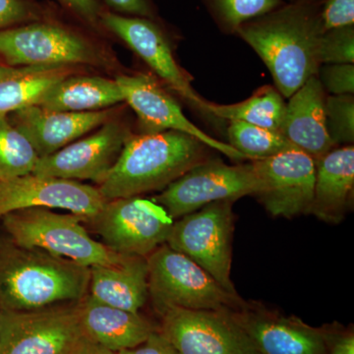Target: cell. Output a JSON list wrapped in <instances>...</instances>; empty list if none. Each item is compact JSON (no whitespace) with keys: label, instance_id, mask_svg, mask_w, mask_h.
<instances>
[{"label":"cell","instance_id":"obj_37","mask_svg":"<svg viewBox=\"0 0 354 354\" xmlns=\"http://www.w3.org/2000/svg\"><path fill=\"white\" fill-rule=\"evenodd\" d=\"M326 342H327V351H329V354H354L353 333L335 335V337L326 334Z\"/></svg>","mask_w":354,"mask_h":354},{"label":"cell","instance_id":"obj_14","mask_svg":"<svg viewBox=\"0 0 354 354\" xmlns=\"http://www.w3.org/2000/svg\"><path fill=\"white\" fill-rule=\"evenodd\" d=\"M106 202L97 187L59 177L30 174L0 183V218L18 209L44 208L64 209L88 221Z\"/></svg>","mask_w":354,"mask_h":354},{"label":"cell","instance_id":"obj_4","mask_svg":"<svg viewBox=\"0 0 354 354\" xmlns=\"http://www.w3.org/2000/svg\"><path fill=\"white\" fill-rule=\"evenodd\" d=\"M148 262L149 299L162 315L167 310H213L239 308L244 300L223 290L215 279L184 254L164 244Z\"/></svg>","mask_w":354,"mask_h":354},{"label":"cell","instance_id":"obj_38","mask_svg":"<svg viewBox=\"0 0 354 354\" xmlns=\"http://www.w3.org/2000/svg\"><path fill=\"white\" fill-rule=\"evenodd\" d=\"M78 354H120L118 351H111L102 344L91 341L86 337L82 346L79 349Z\"/></svg>","mask_w":354,"mask_h":354},{"label":"cell","instance_id":"obj_12","mask_svg":"<svg viewBox=\"0 0 354 354\" xmlns=\"http://www.w3.org/2000/svg\"><path fill=\"white\" fill-rule=\"evenodd\" d=\"M101 26L124 41L191 108L207 118H215L207 108L208 101L197 94L189 77L177 64L167 35L153 19L104 11Z\"/></svg>","mask_w":354,"mask_h":354},{"label":"cell","instance_id":"obj_15","mask_svg":"<svg viewBox=\"0 0 354 354\" xmlns=\"http://www.w3.org/2000/svg\"><path fill=\"white\" fill-rule=\"evenodd\" d=\"M131 135L127 124L113 118L93 134L39 158L34 174L100 184L118 162Z\"/></svg>","mask_w":354,"mask_h":354},{"label":"cell","instance_id":"obj_26","mask_svg":"<svg viewBox=\"0 0 354 354\" xmlns=\"http://www.w3.org/2000/svg\"><path fill=\"white\" fill-rule=\"evenodd\" d=\"M39 158L31 141L8 115L0 116V183L34 174Z\"/></svg>","mask_w":354,"mask_h":354},{"label":"cell","instance_id":"obj_31","mask_svg":"<svg viewBox=\"0 0 354 354\" xmlns=\"http://www.w3.org/2000/svg\"><path fill=\"white\" fill-rule=\"evenodd\" d=\"M43 19V11L29 0H0V31Z\"/></svg>","mask_w":354,"mask_h":354},{"label":"cell","instance_id":"obj_5","mask_svg":"<svg viewBox=\"0 0 354 354\" xmlns=\"http://www.w3.org/2000/svg\"><path fill=\"white\" fill-rule=\"evenodd\" d=\"M1 220L9 237L19 245L41 249L87 267L118 264L127 256L93 239L82 225V216L74 214L30 208L11 212Z\"/></svg>","mask_w":354,"mask_h":354},{"label":"cell","instance_id":"obj_32","mask_svg":"<svg viewBox=\"0 0 354 354\" xmlns=\"http://www.w3.org/2000/svg\"><path fill=\"white\" fill-rule=\"evenodd\" d=\"M324 90L332 95H353L354 65L324 64L317 74Z\"/></svg>","mask_w":354,"mask_h":354},{"label":"cell","instance_id":"obj_20","mask_svg":"<svg viewBox=\"0 0 354 354\" xmlns=\"http://www.w3.org/2000/svg\"><path fill=\"white\" fill-rule=\"evenodd\" d=\"M353 190L354 147H335L316 162L310 214L326 223H341L353 206Z\"/></svg>","mask_w":354,"mask_h":354},{"label":"cell","instance_id":"obj_16","mask_svg":"<svg viewBox=\"0 0 354 354\" xmlns=\"http://www.w3.org/2000/svg\"><path fill=\"white\" fill-rule=\"evenodd\" d=\"M115 81L122 93L123 100L138 116L143 133H185L232 160H244L243 156L230 144L209 136L191 122L184 115L178 102L152 77L146 74L120 75Z\"/></svg>","mask_w":354,"mask_h":354},{"label":"cell","instance_id":"obj_29","mask_svg":"<svg viewBox=\"0 0 354 354\" xmlns=\"http://www.w3.org/2000/svg\"><path fill=\"white\" fill-rule=\"evenodd\" d=\"M326 128L335 146L353 145V95H330L325 102Z\"/></svg>","mask_w":354,"mask_h":354},{"label":"cell","instance_id":"obj_1","mask_svg":"<svg viewBox=\"0 0 354 354\" xmlns=\"http://www.w3.org/2000/svg\"><path fill=\"white\" fill-rule=\"evenodd\" d=\"M235 34L264 62L283 97L318 74L323 30L318 11L309 4L279 7L239 26Z\"/></svg>","mask_w":354,"mask_h":354},{"label":"cell","instance_id":"obj_7","mask_svg":"<svg viewBox=\"0 0 354 354\" xmlns=\"http://www.w3.org/2000/svg\"><path fill=\"white\" fill-rule=\"evenodd\" d=\"M0 60L9 66H60L104 64L83 35L43 19L0 31Z\"/></svg>","mask_w":354,"mask_h":354},{"label":"cell","instance_id":"obj_6","mask_svg":"<svg viewBox=\"0 0 354 354\" xmlns=\"http://www.w3.org/2000/svg\"><path fill=\"white\" fill-rule=\"evenodd\" d=\"M234 201L211 203L174 221L167 244L209 272L227 292L239 295L232 274Z\"/></svg>","mask_w":354,"mask_h":354},{"label":"cell","instance_id":"obj_8","mask_svg":"<svg viewBox=\"0 0 354 354\" xmlns=\"http://www.w3.org/2000/svg\"><path fill=\"white\" fill-rule=\"evenodd\" d=\"M79 302L34 311L0 310V354H78L86 339Z\"/></svg>","mask_w":354,"mask_h":354},{"label":"cell","instance_id":"obj_27","mask_svg":"<svg viewBox=\"0 0 354 354\" xmlns=\"http://www.w3.org/2000/svg\"><path fill=\"white\" fill-rule=\"evenodd\" d=\"M230 145L250 160H266L295 149L285 135L239 120H230L227 127Z\"/></svg>","mask_w":354,"mask_h":354},{"label":"cell","instance_id":"obj_10","mask_svg":"<svg viewBox=\"0 0 354 354\" xmlns=\"http://www.w3.org/2000/svg\"><path fill=\"white\" fill-rule=\"evenodd\" d=\"M87 223L113 252L147 258L167 244L174 220L153 200L134 196L106 202Z\"/></svg>","mask_w":354,"mask_h":354},{"label":"cell","instance_id":"obj_34","mask_svg":"<svg viewBox=\"0 0 354 354\" xmlns=\"http://www.w3.org/2000/svg\"><path fill=\"white\" fill-rule=\"evenodd\" d=\"M72 13L93 27L101 26L102 10L97 0H58Z\"/></svg>","mask_w":354,"mask_h":354},{"label":"cell","instance_id":"obj_35","mask_svg":"<svg viewBox=\"0 0 354 354\" xmlns=\"http://www.w3.org/2000/svg\"><path fill=\"white\" fill-rule=\"evenodd\" d=\"M120 354H178L174 346L167 341V337L160 332L153 330L152 334L147 337L136 348L118 351Z\"/></svg>","mask_w":354,"mask_h":354},{"label":"cell","instance_id":"obj_25","mask_svg":"<svg viewBox=\"0 0 354 354\" xmlns=\"http://www.w3.org/2000/svg\"><path fill=\"white\" fill-rule=\"evenodd\" d=\"M286 102L272 86H263L245 101L234 104L207 102L209 113L216 120H239L281 132Z\"/></svg>","mask_w":354,"mask_h":354},{"label":"cell","instance_id":"obj_28","mask_svg":"<svg viewBox=\"0 0 354 354\" xmlns=\"http://www.w3.org/2000/svg\"><path fill=\"white\" fill-rule=\"evenodd\" d=\"M209 10L225 31L235 32L239 26L271 12L281 0H206Z\"/></svg>","mask_w":354,"mask_h":354},{"label":"cell","instance_id":"obj_11","mask_svg":"<svg viewBox=\"0 0 354 354\" xmlns=\"http://www.w3.org/2000/svg\"><path fill=\"white\" fill-rule=\"evenodd\" d=\"M162 333L178 354H260L230 311L171 308Z\"/></svg>","mask_w":354,"mask_h":354},{"label":"cell","instance_id":"obj_24","mask_svg":"<svg viewBox=\"0 0 354 354\" xmlns=\"http://www.w3.org/2000/svg\"><path fill=\"white\" fill-rule=\"evenodd\" d=\"M122 102V93L115 79L74 74L51 88L38 106L53 111L91 113Z\"/></svg>","mask_w":354,"mask_h":354},{"label":"cell","instance_id":"obj_17","mask_svg":"<svg viewBox=\"0 0 354 354\" xmlns=\"http://www.w3.org/2000/svg\"><path fill=\"white\" fill-rule=\"evenodd\" d=\"M236 323L260 354H327L323 330L310 327L297 317L274 313L257 304L244 301L230 310Z\"/></svg>","mask_w":354,"mask_h":354},{"label":"cell","instance_id":"obj_9","mask_svg":"<svg viewBox=\"0 0 354 354\" xmlns=\"http://www.w3.org/2000/svg\"><path fill=\"white\" fill-rule=\"evenodd\" d=\"M259 180L252 162L227 165L218 158H208L169 184L153 201L174 220L218 201H236L255 196Z\"/></svg>","mask_w":354,"mask_h":354},{"label":"cell","instance_id":"obj_18","mask_svg":"<svg viewBox=\"0 0 354 354\" xmlns=\"http://www.w3.org/2000/svg\"><path fill=\"white\" fill-rule=\"evenodd\" d=\"M111 109L91 113L48 111L28 106L9 114L11 122L31 141L39 158L48 157L113 120Z\"/></svg>","mask_w":354,"mask_h":354},{"label":"cell","instance_id":"obj_13","mask_svg":"<svg viewBox=\"0 0 354 354\" xmlns=\"http://www.w3.org/2000/svg\"><path fill=\"white\" fill-rule=\"evenodd\" d=\"M251 162L259 180V190L254 197L272 216L292 218L310 214L315 185L313 158L291 149Z\"/></svg>","mask_w":354,"mask_h":354},{"label":"cell","instance_id":"obj_2","mask_svg":"<svg viewBox=\"0 0 354 354\" xmlns=\"http://www.w3.org/2000/svg\"><path fill=\"white\" fill-rule=\"evenodd\" d=\"M90 267L0 237V310L34 311L76 304L88 293Z\"/></svg>","mask_w":354,"mask_h":354},{"label":"cell","instance_id":"obj_22","mask_svg":"<svg viewBox=\"0 0 354 354\" xmlns=\"http://www.w3.org/2000/svg\"><path fill=\"white\" fill-rule=\"evenodd\" d=\"M88 295L102 304L139 313L149 299L147 258L125 256L118 264L90 267Z\"/></svg>","mask_w":354,"mask_h":354},{"label":"cell","instance_id":"obj_33","mask_svg":"<svg viewBox=\"0 0 354 354\" xmlns=\"http://www.w3.org/2000/svg\"><path fill=\"white\" fill-rule=\"evenodd\" d=\"M323 32L354 25V0H326L319 12Z\"/></svg>","mask_w":354,"mask_h":354},{"label":"cell","instance_id":"obj_21","mask_svg":"<svg viewBox=\"0 0 354 354\" xmlns=\"http://www.w3.org/2000/svg\"><path fill=\"white\" fill-rule=\"evenodd\" d=\"M79 314L86 337L114 351L136 348L155 330L139 313L102 304L88 295L79 302Z\"/></svg>","mask_w":354,"mask_h":354},{"label":"cell","instance_id":"obj_39","mask_svg":"<svg viewBox=\"0 0 354 354\" xmlns=\"http://www.w3.org/2000/svg\"><path fill=\"white\" fill-rule=\"evenodd\" d=\"M0 313H1V311H0Z\"/></svg>","mask_w":354,"mask_h":354},{"label":"cell","instance_id":"obj_19","mask_svg":"<svg viewBox=\"0 0 354 354\" xmlns=\"http://www.w3.org/2000/svg\"><path fill=\"white\" fill-rule=\"evenodd\" d=\"M326 91L313 76L286 102L281 133L291 145L310 156L315 162L335 148L326 128Z\"/></svg>","mask_w":354,"mask_h":354},{"label":"cell","instance_id":"obj_3","mask_svg":"<svg viewBox=\"0 0 354 354\" xmlns=\"http://www.w3.org/2000/svg\"><path fill=\"white\" fill-rule=\"evenodd\" d=\"M208 149L185 133L131 135L97 189L108 201L164 190L186 171L208 160Z\"/></svg>","mask_w":354,"mask_h":354},{"label":"cell","instance_id":"obj_30","mask_svg":"<svg viewBox=\"0 0 354 354\" xmlns=\"http://www.w3.org/2000/svg\"><path fill=\"white\" fill-rule=\"evenodd\" d=\"M319 59L324 64H354V25L323 32Z\"/></svg>","mask_w":354,"mask_h":354},{"label":"cell","instance_id":"obj_23","mask_svg":"<svg viewBox=\"0 0 354 354\" xmlns=\"http://www.w3.org/2000/svg\"><path fill=\"white\" fill-rule=\"evenodd\" d=\"M78 67L9 66L0 64V116L28 106H38L51 88L66 77L78 73Z\"/></svg>","mask_w":354,"mask_h":354},{"label":"cell","instance_id":"obj_36","mask_svg":"<svg viewBox=\"0 0 354 354\" xmlns=\"http://www.w3.org/2000/svg\"><path fill=\"white\" fill-rule=\"evenodd\" d=\"M116 12L136 17L155 18V12L150 0H104Z\"/></svg>","mask_w":354,"mask_h":354}]
</instances>
